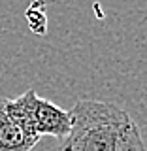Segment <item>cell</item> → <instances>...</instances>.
Returning a JSON list of instances; mask_svg holds the SVG:
<instances>
[{
	"instance_id": "7a4b0ae2",
	"label": "cell",
	"mask_w": 147,
	"mask_h": 151,
	"mask_svg": "<svg viewBox=\"0 0 147 151\" xmlns=\"http://www.w3.org/2000/svg\"><path fill=\"white\" fill-rule=\"evenodd\" d=\"M40 138L19 96L0 98V151H32Z\"/></svg>"
},
{
	"instance_id": "6da1fadb",
	"label": "cell",
	"mask_w": 147,
	"mask_h": 151,
	"mask_svg": "<svg viewBox=\"0 0 147 151\" xmlns=\"http://www.w3.org/2000/svg\"><path fill=\"white\" fill-rule=\"evenodd\" d=\"M68 134L59 151H147L138 123L121 106L104 100H77Z\"/></svg>"
},
{
	"instance_id": "3957f363",
	"label": "cell",
	"mask_w": 147,
	"mask_h": 151,
	"mask_svg": "<svg viewBox=\"0 0 147 151\" xmlns=\"http://www.w3.org/2000/svg\"><path fill=\"white\" fill-rule=\"evenodd\" d=\"M25 110L28 113L34 130L38 136H53V138L62 140L70 130L72 125V113L68 110H62L55 102L36 94L34 89H28L19 96Z\"/></svg>"
},
{
	"instance_id": "277c9868",
	"label": "cell",
	"mask_w": 147,
	"mask_h": 151,
	"mask_svg": "<svg viewBox=\"0 0 147 151\" xmlns=\"http://www.w3.org/2000/svg\"><path fill=\"white\" fill-rule=\"evenodd\" d=\"M27 23L34 34L44 36L47 30V15H45V2L34 0L27 9Z\"/></svg>"
}]
</instances>
